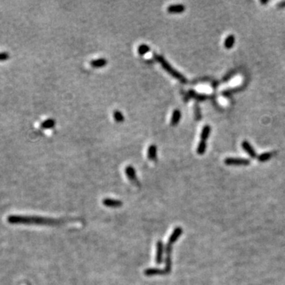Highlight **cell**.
I'll list each match as a JSON object with an SVG mask.
<instances>
[{"label":"cell","instance_id":"1","mask_svg":"<svg viewBox=\"0 0 285 285\" xmlns=\"http://www.w3.org/2000/svg\"><path fill=\"white\" fill-rule=\"evenodd\" d=\"M10 223H35L43 225H60L64 221L63 220H52L42 217H22L13 216L9 219Z\"/></svg>","mask_w":285,"mask_h":285},{"label":"cell","instance_id":"2","mask_svg":"<svg viewBox=\"0 0 285 285\" xmlns=\"http://www.w3.org/2000/svg\"><path fill=\"white\" fill-rule=\"evenodd\" d=\"M154 58L158 62H159L160 64L162 65V67L165 69V71H167L169 75H171V76H173L174 78H175L177 80H179L182 83H187V79L184 78V75H182V74L179 73L178 71H176L175 69L172 67L170 64H169L168 62H167L163 56H160V55H157V54H154Z\"/></svg>","mask_w":285,"mask_h":285},{"label":"cell","instance_id":"3","mask_svg":"<svg viewBox=\"0 0 285 285\" xmlns=\"http://www.w3.org/2000/svg\"><path fill=\"white\" fill-rule=\"evenodd\" d=\"M224 162L229 166H248L250 163V160L240 158H227Z\"/></svg>","mask_w":285,"mask_h":285},{"label":"cell","instance_id":"4","mask_svg":"<svg viewBox=\"0 0 285 285\" xmlns=\"http://www.w3.org/2000/svg\"><path fill=\"white\" fill-rule=\"evenodd\" d=\"M125 174L129 177V179L131 181V182H133L135 184H139V182L137 179L136 174V170L134 169V167L131 166H129L125 168Z\"/></svg>","mask_w":285,"mask_h":285},{"label":"cell","instance_id":"5","mask_svg":"<svg viewBox=\"0 0 285 285\" xmlns=\"http://www.w3.org/2000/svg\"><path fill=\"white\" fill-rule=\"evenodd\" d=\"M182 232H183V230H182V227H176V228L174 229V231H173V233H172V235H170V237H169V241H168L167 243H169V244L173 246V244H174V242H176V241L179 238L180 236L182 235Z\"/></svg>","mask_w":285,"mask_h":285},{"label":"cell","instance_id":"6","mask_svg":"<svg viewBox=\"0 0 285 285\" xmlns=\"http://www.w3.org/2000/svg\"><path fill=\"white\" fill-rule=\"evenodd\" d=\"M164 251V246L161 241L157 242V250H156V263L161 264L162 262V255Z\"/></svg>","mask_w":285,"mask_h":285},{"label":"cell","instance_id":"7","mask_svg":"<svg viewBox=\"0 0 285 285\" xmlns=\"http://www.w3.org/2000/svg\"><path fill=\"white\" fill-rule=\"evenodd\" d=\"M103 205L108 207H119L122 206V202L121 200L113 199H105L103 200Z\"/></svg>","mask_w":285,"mask_h":285},{"label":"cell","instance_id":"8","mask_svg":"<svg viewBox=\"0 0 285 285\" xmlns=\"http://www.w3.org/2000/svg\"><path fill=\"white\" fill-rule=\"evenodd\" d=\"M185 7L182 4H175V5H170L167 8V11L169 13H174V14H179L184 11Z\"/></svg>","mask_w":285,"mask_h":285},{"label":"cell","instance_id":"9","mask_svg":"<svg viewBox=\"0 0 285 285\" xmlns=\"http://www.w3.org/2000/svg\"><path fill=\"white\" fill-rule=\"evenodd\" d=\"M242 148L244 149L247 152L248 154H249V155H250L251 158H255V157L257 156V154H256V152H255L254 149L253 148L252 146L250 145L249 142L243 141V142H242Z\"/></svg>","mask_w":285,"mask_h":285},{"label":"cell","instance_id":"10","mask_svg":"<svg viewBox=\"0 0 285 285\" xmlns=\"http://www.w3.org/2000/svg\"><path fill=\"white\" fill-rule=\"evenodd\" d=\"M148 159L151 161H156L157 159V146L154 144H152L149 146L147 151Z\"/></svg>","mask_w":285,"mask_h":285},{"label":"cell","instance_id":"11","mask_svg":"<svg viewBox=\"0 0 285 285\" xmlns=\"http://www.w3.org/2000/svg\"><path fill=\"white\" fill-rule=\"evenodd\" d=\"M181 116H182V113H181V111L178 110V109H175L173 112L171 121H170V124H171L172 126H175V125H177L179 123Z\"/></svg>","mask_w":285,"mask_h":285},{"label":"cell","instance_id":"12","mask_svg":"<svg viewBox=\"0 0 285 285\" xmlns=\"http://www.w3.org/2000/svg\"><path fill=\"white\" fill-rule=\"evenodd\" d=\"M144 274L147 276H151L156 275H165L167 273L164 270L158 269V268H148L144 271Z\"/></svg>","mask_w":285,"mask_h":285},{"label":"cell","instance_id":"13","mask_svg":"<svg viewBox=\"0 0 285 285\" xmlns=\"http://www.w3.org/2000/svg\"><path fill=\"white\" fill-rule=\"evenodd\" d=\"M106 64H107V60L105 58L97 59V60H93L90 62V65L93 67H96V68L103 67Z\"/></svg>","mask_w":285,"mask_h":285},{"label":"cell","instance_id":"14","mask_svg":"<svg viewBox=\"0 0 285 285\" xmlns=\"http://www.w3.org/2000/svg\"><path fill=\"white\" fill-rule=\"evenodd\" d=\"M188 97L189 98H195L198 100V101H202V100H205V99L207 98V96L205 95V94H200V93H196L194 90H191L189 91L188 93Z\"/></svg>","mask_w":285,"mask_h":285},{"label":"cell","instance_id":"15","mask_svg":"<svg viewBox=\"0 0 285 285\" xmlns=\"http://www.w3.org/2000/svg\"><path fill=\"white\" fill-rule=\"evenodd\" d=\"M55 124H56V121H55V120H53V119H48V120H46V121H45L44 122L41 123L40 127H41L42 129H52L53 127L55 126Z\"/></svg>","mask_w":285,"mask_h":285},{"label":"cell","instance_id":"16","mask_svg":"<svg viewBox=\"0 0 285 285\" xmlns=\"http://www.w3.org/2000/svg\"><path fill=\"white\" fill-rule=\"evenodd\" d=\"M210 131H211V128L208 125H205L204 127V129H202L201 134H200V139L201 141H206V139L208 138L210 135Z\"/></svg>","mask_w":285,"mask_h":285},{"label":"cell","instance_id":"17","mask_svg":"<svg viewBox=\"0 0 285 285\" xmlns=\"http://www.w3.org/2000/svg\"><path fill=\"white\" fill-rule=\"evenodd\" d=\"M235 40V37H234V36H233V35L228 36V37L226 38V40H225V43H224L225 48H227V49H230V48H232L233 46H234Z\"/></svg>","mask_w":285,"mask_h":285},{"label":"cell","instance_id":"18","mask_svg":"<svg viewBox=\"0 0 285 285\" xmlns=\"http://www.w3.org/2000/svg\"><path fill=\"white\" fill-rule=\"evenodd\" d=\"M113 118L117 123H122L124 121V116L123 113L119 110H115L113 112Z\"/></svg>","mask_w":285,"mask_h":285},{"label":"cell","instance_id":"19","mask_svg":"<svg viewBox=\"0 0 285 285\" xmlns=\"http://www.w3.org/2000/svg\"><path fill=\"white\" fill-rule=\"evenodd\" d=\"M137 51H138V53H139V55L144 56V55H145L146 53L149 52V51H150V47H149L147 45L143 44V45H139V47H138Z\"/></svg>","mask_w":285,"mask_h":285},{"label":"cell","instance_id":"20","mask_svg":"<svg viewBox=\"0 0 285 285\" xmlns=\"http://www.w3.org/2000/svg\"><path fill=\"white\" fill-rule=\"evenodd\" d=\"M165 263H166V267H165L164 271L167 274H168L169 273H170V271L172 269L171 257H167L166 260H165Z\"/></svg>","mask_w":285,"mask_h":285},{"label":"cell","instance_id":"21","mask_svg":"<svg viewBox=\"0 0 285 285\" xmlns=\"http://www.w3.org/2000/svg\"><path fill=\"white\" fill-rule=\"evenodd\" d=\"M206 150V142L201 141L198 144V147H197V153L199 154H204Z\"/></svg>","mask_w":285,"mask_h":285},{"label":"cell","instance_id":"22","mask_svg":"<svg viewBox=\"0 0 285 285\" xmlns=\"http://www.w3.org/2000/svg\"><path fill=\"white\" fill-rule=\"evenodd\" d=\"M273 156V154L272 153H263V154H260L258 156V160L260 162H266L268 160H269L271 159V157Z\"/></svg>","mask_w":285,"mask_h":285},{"label":"cell","instance_id":"23","mask_svg":"<svg viewBox=\"0 0 285 285\" xmlns=\"http://www.w3.org/2000/svg\"><path fill=\"white\" fill-rule=\"evenodd\" d=\"M194 113H195V118L197 121H200L201 119V112H200V108L199 106L196 104L194 106Z\"/></svg>","mask_w":285,"mask_h":285},{"label":"cell","instance_id":"24","mask_svg":"<svg viewBox=\"0 0 285 285\" xmlns=\"http://www.w3.org/2000/svg\"><path fill=\"white\" fill-rule=\"evenodd\" d=\"M9 57H10V56H9V54L7 52H0V61L8 60Z\"/></svg>","mask_w":285,"mask_h":285},{"label":"cell","instance_id":"25","mask_svg":"<svg viewBox=\"0 0 285 285\" xmlns=\"http://www.w3.org/2000/svg\"><path fill=\"white\" fill-rule=\"evenodd\" d=\"M285 7V2H281L279 4V8H284Z\"/></svg>","mask_w":285,"mask_h":285},{"label":"cell","instance_id":"26","mask_svg":"<svg viewBox=\"0 0 285 285\" xmlns=\"http://www.w3.org/2000/svg\"><path fill=\"white\" fill-rule=\"evenodd\" d=\"M268 3V1H261V3H262V4H266Z\"/></svg>","mask_w":285,"mask_h":285}]
</instances>
